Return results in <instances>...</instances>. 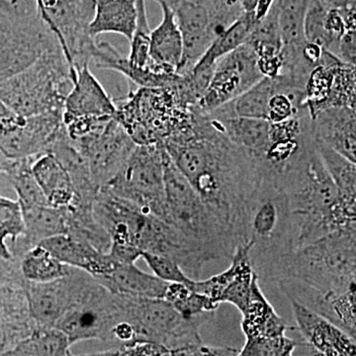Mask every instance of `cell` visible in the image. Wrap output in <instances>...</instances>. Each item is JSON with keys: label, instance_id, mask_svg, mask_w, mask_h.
<instances>
[{"label": "cell", "instance_id": "cell-28", "mask_svg": "<svg viewBox=\"0 0 356 356\" xmlns=\"http://www.w3.org/2000/svg\"><path fill=\"white\" fill-rule=\"evenodd\" d=\"M343 60L329 51H323L320 64L309 74L305 86L303 108L311 119L330 108V100L334 86L337 65Z\"/></svg>", "mask_w": 356, "mask_h": 356}, {"label": "cell", "instance_id": "cell-26", "mask_svg": "<svg viewBox=\"0 0 356 356\" xmlns=\"http://www.w3.org/2000/svg\"><path fill=\"white\" fill-rule=\"evenodd\" d=\"M137 24L136 0H95V13L89 23L93 39L114 33L131 41Z\"/></svg>", "mask_w": 356, "mask_h": 356}, {"label": "cell", "instance_id": "cell-44", "mask_svg": "<svg viewBox=\"0 0 356 356\" xmlns=\"http://www.w3.org/2000/svg\"><path fill=\"white\" fill-rule=\"evenodd\" d=\"M259 0H241L240 7L243 13H254Z\"/></svg>", "mask_w": 356, "mask_h": 356}, {"label": "cell", "instance_id": "cell-15", "mask_svg": "<svg viewBox=\"0 0 356 356\" xmlns=\"http://www.w3.org/2000/svg\"><path fill=\"white\" fill-rule=\"evenodd\" d=\"M314 140L356 163V109L334 107L311 119Z\"/></svg>", "mask_w": 356, "mask_h": 356}, {"label": "cell", "instance_id": "cell-5", "mask_svg": "<svg viewBox=\"0 0 356 356\" xmlns=\"http://www.w3.org/2000/svg\"><path fill=\"white\" fill-rule=\"evenodd\" d=\"M74 79L76 70L56 44L27 69L0 81V102L20 117L63 112Z\"/></svg>", "mask_w": 356, "mask_h": 356}, {"label": "cell", "instance_id": "cell-12", "mask_svg": "<svg viewBox=\"0 0 356 356\" xmlns=\"http://www.w3.org/2000/svg\"><path fill=\"white\" fill-rule=\"evenodd\" d=\"M70 142L86 159L99 188L113 179L137 146L114 117L90 135Z\"/></svg>", "mask_w": 356, "mask_h": 356}, {"label": "cell", "instance_id": "cell-27", "mask_svg": "<svg viewBox=\"0 0 356 356\" xmlns=\"http://www.w3.org/2000/svg\"><path fill=\"white\" fill-rule=\"evenodd\" d=\"M32 172L49 205L67 207L74 200V191L69 173L53 154L37 156L32 163Z\"/></svg>", "mask_w": 356, "mask_h": 356}, {"label": "cell", "instance_id": "cell-40", "mask_svg": "<svg viewBox=\"0 0 356 356\" xmlns=\"http://www.w3.org/2000/svg\"><path fill=\"white\" fill-rule=\"evenodd\" d=\"M140 259H144L147 266L153 270L156 277L168 283H180V284L191 286L192 281L187 276L181 266L175 259L165 255L151 254V252H143Z\"/></svg>", "mask_w": 356, "mask_h": 356}, {"label": "cell", "instance_id": "cell-34", "mask_svg": "<svg viewBox=\"0 0 356 356\" xmlns=\"http://www.w3.org/2000/svg\"><path fill=\"white\" fill-rule=\"evenodd\" d=\"M245 43L254 49L257 58L275 57L282 54L277 0L266 17L255 23Z\"/></svg>", "mask_w": 356, "mask_h": 356}, {"label": "cell", "instance_id": "cell-33", "mask_svg": "<svg viewBox=\"0 0 356 356\" xmlns=\"http://www.w3.org/2000/svg\"><path fill=\"white\" fill-rule=\"evenodd\" d=\"M316 149L325 170L346 202L356 203V165L331 147L315 140Z\"/></svg>", "mask_w": 356, "mask_h": 356}, {"label": "cell", "instance_id": "cell-48", "mask_svg": "<svg viewBox=\"0 0 356 356\" xmlns=\"http://www.w3.org/2000/svg\"><path fill=\"white\" fill-rule=\"evenodd\" d=\"M74 356H88V355H74Z\"/></svg>", "mask_w": 356, "mask_h": 356}, {"label": "cell", "instance_id": "cell-17", "mask_svg": "<svg viewBox=\"0 0 356 356\" xmlns=\"http://www.w3.org/2000/svg\"><path fill=\"white\" fill-rule=\"evenodd\" d=\"M36 327L24 288L0 285V355L13 350Z\"/></svg>", "mask_w": 356, "mask_h": 356}, {"label": "cell", "instance_id": "cell-42", "mask_svg": "<svg viewBox=\"0 0 356 356\" xmlns=\"http://www.w3.org/2000/svg\"><path fill=\"white\" fill-rule=\"evenodd\" d=\"M117 356H170V350L149 341H134L116 348Z\"/></svg>", "mask_w": 356, "mask_h": 356}, {"label": "cell", "instance_id": "cell-47", "mask_svg": "<svg viewBox=\"0 0 356 356\" xmlns=\"http://www.w3.org/2000/svg\"><path fill=\"white\" fill-rule=\"evenodd\" d=\"M0 172H4V170L3 168H1V166H0Z\"/></svg>", "mask_w": 356, "mask_h": 356}, {"label": "cell", "instance_id": "cell-10", "mask_svg": "<svg viewBox=\"0 0 356 356\" xmlns=\"http://www.w3.org/2000/svg\"><path fill=\"white\" fill-rule=\"evenodd\" d=\"M163 156V144L136 146L119 172L102 188L165 221Z\"/></svg>", "mask_w": 356, "mask_h": 356}, {"label": "cell", "instance_id": "cell-1", "mask_svg": "<svg viewBox=\"0 0 356 356\" xmlns=\"http://www.w3.org/2000/svg\"><path fill=\"white\" fill-rule=\"evenodd\" d=\"M163 145L236 248L242 245L248 203L264 178L261 165L198 112L191 111L189 121Z\"/></svg>", "mask_w": 356, "mask_h": 356}, {"label": "cell", "instance_id": "cell-20", "mask_svg": "<svg viewBox=\"0 0 356 356\" xmlns=\"http://www.w3.org/2000/svg\"><path fill=\"white\" fill-rule=\"evenodd\" d=\"M30 315L37 327H55L70 302V285L65 275L48 283H31L24 286Z\"/></svg>", "mask_w": 356, "mask_h": 356}, {"label": "cell", "instance_id": "cell-4", "mask_svg": "<svg viewBox=\"0 0 356 356\" xmlns=\"http://www.w3.org/2000/svg\"><path fill=\"white\" fill-rule=\"evenodd\" d=\"M165 182V221L179 232L197 250L206 264L229 259L235 243L211 214L186 178L173 165L170 156H163Z\"/></svg>", "mask_w": 356, "mask_h": 356}, {"label": "cell", "instance_id": "cell-7", "mask_svg": "<svg viewBox=\"0 0 356 356\" xmlns=\"http://www.w3.org/2000/svg\"><path fill=\"white\" fill-rule=\"evenodd\" d=\"M56 44L35 0H0V81L27 69Z\"/></svg>", "mask_w": 356, "mask_h": 356}, {"label": "cell", "instance_id": "cell-30", "mask_svg": "<svg viewBox=\"0 0 356 356\" xmlns=\"http://www.w3.org/2000/svg\"><path fill=\"white\" fill-rule=\"evenodd\" d=\"M255 23L257 21L254 13H243L211 43L209 48L204 53L197 64L194 65L191 72L213 74L220 58L247 42Z\"/></svg>", "mask_w": 356, "mask_h": 356}, {"label": "cell", "instance_id": "cell-37", "mask_svg": "<svg viewBox=\"0 0 356 356\" xmlns=\"http://www.w3.org/2000/svg\"><path fill=\"white\" fill-rule=\"evenodd\" d=\"M298 341L286 334L276 337H248L242 350L233 356H294Z\"/></svg>", "mask_w": 356, "mask_h": 356}, {"label": "cell", "instance_id": "cell-18", "mask_svg": "<svg viewBox=\"0 0 356 356\" xmlns=\"http://www.w3.org/2000/svg\"><path fill=\"white\" fill-rule=\"evenodd\" d=\"M39 245L46 248L65 266L81 269L95 278L108 275L117 264L109 254L70 235L53 236Z\"/></svg>", "mask_w": 356, "mask_h": 356}, {"label": "cell", "instance_id": "cell-38", "mask_svg": "<svg viewBox=\"0 0 356 356\" xmlns=\"http://www.w3.org/2000/svg\"><path fill=\"white\" fill-rule=\"evenodd\" d=\"M22 209L16 199L0 195V245L14 242L24 235Z\"/></svg>", "mask_w": 356, "mask_h": 356}, {"label": "cell", "instance_id": "cell-31", "mask_svg": "<svg viewBox=\"0 0 356 356\" xmlns=\"http://www.w3.org/2000/svg\"><path fill=\"white\" fill-rule=\"evenodd\" d=\"M72 346L57 327H36L27 339L0 356H74Z\"/></svg>", "mask_w": 356, "mask_h": 356}, {"label": "cell", "instance_id": "cell-9", "mask_svg": "<svg viewBox=\"0 0 356 356\" xmlns=\"http://www.w3.org/2000/svg\"><path fill=\"white\" fill-rule=\"evenodd\" d=\"M93 213L108 234L109 254L116 264H136L149 250L161 221L106 188L96 195Z\"/></svg>", "mask_w": 356, "mask_h": 356}, {"label": "cell", "instance_id": "cell-24", "mask_svg": "<svg viewBox=\"0 0 356 356\" xmlns=\"http://www.w3.org/2000/svg\"><path fill=\"white\" fill-rule=\"evenodd\" d=\"M241 325L245 339L257 337H276L286 334V322L278 315L277 312L267 300L259 286V280L255 276L252 292L245 308L242 312Z\"/></svg>", "mask_w": 356, "mask_h": 356}, {"label": "cell", "instance_id": "cell-43", "mask_svg": "<svg viewBox=\"0 0 356 356\" xmlns=\"http://www.w3.org/2000/svg\"><path fill=\"white\" fill-rule=\"evenodd\" d=\"M327 9H341L356 6V0H318Z\"/></svg>", "mask_w": 356, "mask_h": 356}, {"label": "cell", "instance_id": "cell-2", "mask_svg": "<svg viewBox=\"0 0 356 356\" xmlns=\"http://www.w3.org/2000/svg\"><path fill=\"white\" fill-rule=\"evenodd\" d=\"M277 185L287 197L295 248L337 229L356 228V203L346 202L339 196L313 136L285 166Z\"/></svg>", "mask_w": 356, "mask_h": 356}, {"label": "cell", "instance_id": "cell-8", "mask_svg": "<svg viewBox=\"0 0 356 356\" xmlns=\"http://www.w3.org/2000/svg\"><path fill=\"white\" fill-rule=\"evenodd\" d=\"M119 296L123 320L132 325L136 341L159 344L170 351L202 346L200 327L212 313L186 318L163 299Z\"/></svg>", "mask_w": 356, "mask_h": 356}, {"label": "cell", "instance_id": "cell-21", "mask_svg": "<svg viewBox=\"0 0 356 356\" xmlns=\"http://www.w3.org/2000/svg\"><path fill=\"white\" fill-rule=\"evenodd\" d=\"M47 153L53 154L69 173L74 191V200L72 204L93 205L100 188L93 181L86 159L70 142L64 124Z\"/></svg>", "mask_w": 356, "mask_h": 356}, {"label": "cell", "instance_id": "cell-14", "mask_svg": "<svg viewBox=\"0 0 356 356\" xmlns=\"http://www.w3.org/2000/svg\"><path fill=\"white\" fill-rule=\"evenodd\" d=\"M306 346L322 356H356V339L305 306L290 301Z\"/></svg>", "mask_w": 356, "mask_h": 356}, {"label": "cell", "instance_id": "cell-13", "mask_svg": "<svg viewBox=\"0 0 356 356\" xmlns=\"http://www.w3.org/2000/svg\"><path fill=\"white\" fill-rule=\"evenodd\" d=\"M63 126V112L0 118V154L10 161L46 154Z\"/></svg>", "mask_w": 356, "mask_h": 356}, {"label": "cell", "instance_id": "cell-29", "mask_svg": "<svg viewBox=\"0 0 356 356\" xmlns=\"http://www.w3.org/2000/svg\"><path fill=\"white\" fill-rule=\"evenodd\" d=\"M301 305L327 318L356 339V286L323 297H310Z\"/></svg>", "mask_w": 356, "mask_h": 356}, {"label": "cell", "instance_id": "cell-35", "mask_svg": "<svg viewBox=\"0 0 356 356\" xmlns=\"http://www.w3.org/2000/svg\"><path fill=\"white\" fill-rule=\"evenodd\" d=\"M163 300L172 304L173 308L186 318L213 313L219 308V305L205 295L194 292L186 285L180 283H168Z\"/></svg>", "mask_w": 356, "mask_h": 356}, {"label": "cell", "instance_id": "cell-6", "mask_svg": "<svg viewBox=\"0 0 356 356\" xmlns=\"http://www.w3.org/2000/svg\"><path fill=\"white\" fill-rule=\"evenodd\" d=\"M177 81L165 88H138L116 103L114 118L137 146L163 144L191 119Z\"/></svg>", "mask_w": 356, "mask_h": 356}, {"label": "cell", "instance_id": "cell-25", "mask_svg": "<svg viewBox=\"0 0 356 356\" xmlns=\"http://www.w3.org/2000/svg\"><path fill=\"white\" fill-rule=\"evenodd\" d=\"M91 60H95L98 69L120 72L138 88H165L172 86L179 76L177 74H156L147 67L140 69L133 67L129 63L128 58L123 57L108 42L96 41Z\"/></svg>", "mask_w": 356, "mask_h": 356}, {"label": "cell", "instance_id": "cell-11", "mask_svg": "<svg viewBox=\"0 0 356 356\" xmlns=\"http://www.w3.org/2000/svg\"><path fill=\"white\" fill-rule=\"evenodd\" d=\"M264 79L257 67V56L245 43L218 60L209 86L191 111L209 114L240 97Z\"/></svg>", "mask_w": 356, "mask_h": 356}, {"label": "cell", "instance_id": "cell-22", "mask_svg": "<svg viewBox=\"0 0 356 356\" xmlns=\"http://www.w3.org/2000/svg\"><path fill=\"white\" fill-rule=\"evenodd\" d=\"M206 115L216 122L232 143L247 152L257 163H261L269 147L270 123L268 121L247 117L225 116L216 111Z\"/></svg>", "mask_w": 356, "mask_h": 356}, {"label": "cell", "instance_id": "cell-19", "mask_svg": "<svg viewBox=\"0 0 356 356\" xmlns=\"http://www.w3.org/2000/svg\"><path fill=\"white\" fill-rule=\"evenodd\" d=\"M74 86L65 98V116H114L117 111L113 98L89 70L88 65L76 67Z\"/></svg>", "mask_w": 356, "mask_h": 356}, {"label": "cell", "instance_id": "cell-41", "mask_svg": "<svg viewBox=\"0 0 356 356\" xmlns=\"http://www.w3.org/2000/svg\"><path fill=\"white\" fill-rule=\"evenodd\" d=\"M26 281L20 273L19 261L6 245H0V285L24 288Z\"/></svg>", "mask_w": 356, "mask_h": 356}, {"label": "cell", "instance_id": "cell-45", "mask_svg": "<svg viewBox=\"0 0 356 356\" xmlns=\"http://www.w3.org/2000/svg\"><path fill=\"white\" fill-rule=\"evenodd\" d=\"M81 3H83L84 9H86L90 15H92L93 17V13H95V0H81Z\"/></svg>", "mask_w": 356, "mask_h": 356}, {"label": "cell", "instance_id": "cell-3", "mask_svg": "<svg viewBox=\"0 0 356 356\" xmlns=\"http://www.w3.org/2000/svg\"><path fill=\"white\" fill-rule=\"evenodd\" d=\"M269 282L289 300L356 286V228L337 229L283 255Z\"/></svg>", "mask_w": 356, "mask_h": 356}, {"label": "cell", "instance_id": "cell-39", "mask_svg": "<svg viewBox=\"0 0 356 356\" xmlns=\"http://www.w3.org/2000/svg\"><path fill=\"white\" fill-rule=\"evenodd\" d=\"M329 9L325 8L318 0H309L305 19H304V36L307 42L318 44L327 51L329 37L325 31V17Z\"/></svg>", "mask_w": 356, "mask_h": 356}, {"label": "cell", "instance_id": "cell-46", "mask_svg": "<svg viewBox=\"0 0 356 356\" xmlns=\"http://www.w3.org/2000/svg\"><path fill=\"white\" fill-rule=\"evenodd\" d=\"M13 112L10 111L6 105L0 102V118H6V117L13 116Z\"/></svg>", "mask_w": 356, "mask_h": 356}, {"label": "cell", "instance_id": "cell-32", "mask_svg": "<svg viewBox=\"0 0 356 356\" xmlns=\"http://www.w3.org/2000/svg\"><path fill=\"white\" fill-rule=\"evenodd\" d=\"M20 273L25 281L31 283H48L64 277L70 266L58 261L44 248L37 245L30 248L21 257Z\"/></svg>", "mask_w": 356, "mask_h": 356}, {"label": "cell", "instance_id": "cell-16", "mask_svg": "<svg viewBox=\"0 0 356 356\" xmlns=\"http://www.w3.org/2000/svg\"><path fill=\"white\" fill-rule=\"evenodd\" d=\"M163 19L151 32L147 69L156 74H177L184 55V41L175 13L165 2L158 1Z\"/></svg>", "mask_w": 356, "mask_h": 356}, {"label": "cell", "instance_id": "cell-23", "mask_svg": "<svg viewBox=\"0 0 356 356\" xmlns=\"http://www.w3.org/2000/svg\"><path fill=\"white\" fill-rule=\"evenodd\" d=\"M95 280L115 294L149 299L165 298L168 285L154 274L140 270L135 264H117L108 275Z\"/></svg>", "mask_w": 356, "mask_h": 356}, {"label": "cell", "instance_id": "cell-36", "mask_svg": "<svg viewBox=\"0 0 356 356\" xmlns=\"http://www.w3.org/2000/svg\"><path fill=\"white\" fill-rule=\"evenodd\" d=\"M136 7H137V24L130 41V54L127 58L133 67L144 69L149 62L152 30L147 19L146 0H136Z\"/></svg>", "mask_w": 356, "mask_h": 356}]
</instances>
